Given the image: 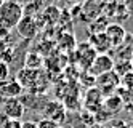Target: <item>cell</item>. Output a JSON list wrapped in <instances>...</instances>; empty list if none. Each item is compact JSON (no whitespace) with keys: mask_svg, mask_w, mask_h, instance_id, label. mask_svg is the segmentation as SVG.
Returning a JSON list of instances; mask_svg holds the SVG:
<instances>
[{"mask_svg":"<svg viewBox=\"0 0 133 128\" xmlns=\"http://www.w3.org/2000/svg\"><path fill=\"white\" fill-rule=\"evenodd\" d=\"M64 2H68L69 5H75V3H80L82 0H64Z\"/></svg>","mask_w":133,"mask_h":128,"instance_id":"cell-21","label":"cell"},{"mask_svg":"<svg viewBox=\"0 0 133 128\" xmlns=\"http://www.w3.org/2000/svg\"><path fill=\"white\" fill-rule=\"evenodd\" d=\"M112 71L116 72L119 77H122L123 74L133 71V66H131L130 59H128V61H119V63H114V69H112Z\"/></svg>","mask_w":133,"mask_h":128,"instance_id":"cell-15","label":"cell"},{"mask_svg":"<svg viewBox=\"0 0 133 128\" xmlns=\"http://www.w3.org/2000/svg\"><path fill=\"white\" fill-rule=\"evenodd\" d=\"M83 50L85 51H75V53H77V63L80 64V67L83 69V71H88L90 66H91V63H93V59L96 58L98 53L90 46L88 42L83 43Z\"/></svg>","mask_w":133,"mask_h":128,"instance_id":"cell-11","label":"cell"},{"mask_svg":"<svg viewBox=\"0 0 133 128\" xmlns=\"http://www.w3.org/2000/svg\"><path fill=\"white\" fill-rule=\"evenodd\" d=\"M23 16L24 8L21 6V3L11 0H5L0 3V27H3L5 31L16 27Z\"/></svg>","mask_w":133,"mask_h":128,"instance_id":"cell-1","label":"cell"},{"mask_svg":"<svg viewBox=\"0 0 133 128\" xmlns=\"http://www.w3.org/2000/svg\"><path fill=\"white\" fill-rule=\"evenodd\" d=\"M26 69H32V71H39V69L43 66V56L37 51H29L26 55Z\"/></svg>","mask_w":133,"mask_h":128,"instance_id":"cell-13","label":"cell"},{"mask_svg":"<svg viewBox=\"0 0 133 128\" xmlns=\"http://www.w3.org/2000/svg\"><path fill=\"white\" fill-rule=\"evenodd\" d=\"M114 61L112 59V56L108 55V53H101V55H96V58L93 59L90 69H88V74L93 75L95 78L103 75V74H106V72H111L112 69H114Z\"/></svg>","mask_w":133,"mask_h":128,"instance_id":"cell-3","label":"cell"},{"mask_svg":"<svg viewBox=\"0 0 133 128\" xmlns=\"http://www.w3.org/2000/svg\"><path fill=\"white\" fill-rule=\"evenodd\" d=\"M120 90H125L128 93H133V71L123 74L120 77Z\"/></svg>","mask_w":133,"mask_h":128,"instance_id":"cell-14","label":"cell"},{"mask_svg":"<svg viewBox=\"0 0 133 128\" xmlns=\"http://www.w3.org/2000/svg\"><path fill=\"white\" fill-rule=\"evenodd\" d=\"M37 128H63L61 125H58L56 122H51L48 119H42L39 123H37Z\"/></svg>","mask_w":133,"mask_h":128,"instance_id":"cell-17","label":"cell"},{"mask_svg":"<svg viewBox=\"0 0 133 128\" xmlns=\"http://www.w3.org/2000/svg\"><path fill=\"white\" fill-rule=\"evenodd\" d=\"M23 128H37V123L27 120V122H23Z\"/></svg>","mask_w":133,"mask_h":128,"instance_id":"cell-20","label":"cell"},{"mask_svg":"<svg viewBox=\"0 0 133 128\" xmlns=\"http://www.w3.org/2000/svg\"><path fill=\"white\" fill-rule=\"evenodd\" d=\"M128 128H133V125H130V126H128Z\"/></svg>","mask_w":133,"mask_h":128,"instance_id":"cell-24","label":"cell"},{"mask_svg":"<svg viewBox=\"0 0 133 128\" xmlns=\"http://www.w3.org/2000/svg\"><path fill=\"white\" fill-rule=\"evenodd\" d=\"M24 91V88L18 83V80H6L0 83V96H3V99L8 98H19Z\"/></svg>","mask_w":133,"mask_h":128,"instance_id":"cell-9","label":"cell"},{"mask_svg":"<svg viewBox=\"0 0 133 128\" xmlns=\"http://www.w3.org/2000/svg\"><path fill=\"white\" fill-rule=\"evenodd\" d=\"M95 86L103 93V96H111V95H116V91L120 88V77L111 71V72H106L99 77H96L95 80Z\"/></svg>","mask_w":133,"mask_h":128,"instance_id":"cell-2","label":"cell"},{"mask_svg":"<svg viewBox=\"0 0 133 128\" xmlns=\"http://www.w3.org/2000/svg\"><path fill=\"white\" fill-rule=\"evenodd\" d=\"M16 29H18V32H19L21 37H24V38H34L35 34H37V23H35V19L32 16L24 15L21 18V21L18 23Z\"/></svg>","mask_w":133,"mask_h":128,"instance_id":"cell-8","label":"cell"},{"mask_svg":"<svg viewBox=\"0 0 133 128\" xmlns=\"http://www.w3.org/2000/svg\"><path fill=\"white\" fill-rule=\"evenodd\" d=\"M122 107H123V99L120 98V95H111V96H106L104 98V101H103V109L106 111L108 114L111 115H116L117 112L122 111Z\"/></svg>","mask_w":133,"mask_h":128,"instance_id":"cell-12","label":"cell"},{"mask_svg":"<svg viewBox=\"0 0 133 128\" xmlns=\"http://www.w3.org/2000/svg\"><path fill=\"white\" fill-rule=\"evenodd\" d=\"M130 63H131V66H133V55H131V58H130Z\"/></svg>","mask_w":133,"mask_h":128,"instance_id":"cell-23","label":"cell"},{"mask_svg":"<svg viewBox=\"0 0 133 128\" xmlns=\"http://www.w3.org/2000/svg\"><path fill=\"white\" fill-rule=\"evenodd\" d=\"M88 128H103V126L98 125V123H95V125H91V126H88Z\"/></svg>","mask_w":133,"mask_h":128,"instance_id":"cell-22","label":"cell"},{"mask_svg":"<svg viewBox=\"0 0 133 128\" xmlns=\"http://www.w3.org/2000/svg\"><path fill=\"white\" fill-rule=\"evenodd\" d=\"M8 125H10V119L3 112H0V128H8Z\"/></svg>","mask_w":133,"mask_h":128,"instance_id":"cell-18","label":"cell"},{"mask_svg":"<svg viewBox=\"0 0 133 128\" xmlns=\"http://www.w3.org/2000/svg\"><path fill=\"white\" fill-rule=\"evenodd\" d=\"M103 101H104V96L96 86L87 88V91L83 95V107L87 112L95 115L103 107Z\"/></svg>","mask_w":133,"mask_h":128,"instance_id":"cell-4","label":"cell"},{"mask_svg":"<svg viewBox=\"0 0 133 128\" xmlns=\"http://www.w3.org/2000/svg\"><path fill=\"white\" fill-rule=\"evenodd\" d=\"M8 75H10V69H8L6 61H2V59H0V83H2V82H6Z\"/></svg>","mask_w":133,"mask_h":128,"instance_id":"cell-16","label":"cell"},{"mask_svg":"<svg viewBox=\"0 0 133 128\" xmlns=\"http://www.w3.org/2000/svg\"><path fill=\"white\" fill-rule=\"evenodd\" d=\"M2 112L10 120H21L26 112V106L19 98H8L2 103Z\"/></svg>","mask_w":133,"mask_h":128,"instance_id":"cell-5","label":"cell"},{"mask_svg":"<svg viewBox=\"0 0 133 128\" xmlns=\"http://www.w3.org/2000/svg\"><path fill=\"white\" fill-rule=\"evenodd\" d=\"M8 128H23V122L21 120H10Z\"/></svg>","mask_w":133,"mask_h":128,"instance_id":"cell-19","label":"cell"},{"mask_svg":"<svg viewBox=\"0 0 133 128\" xmlns=\"http://www.w3.org/2000/svg\"><path fill=\"white\" fill-rule=\"evenodd\" d=\"M104 35L108 37V40L111 43L112 48H116L119 45L123 43V40H125V37H127V32H125V29H123L120 24H109L104 27Z\"/></svg>","mask_w":133,"mask_h":128,"instance_id":"cell-7","label":"cell"},{"mask_svg":"<svg viewBox=\"0 0 133 128\" xmlns=\"http://www.w3.org/2000/svg\"><path fill=\"white\" fill-rule=\"evenodd\" d=\"M88 43H90V46H91L98 55L108 53L109 50H112V46H111V43H109V40H108V37L104 35V32H96L95 35H91L90 40H88Z\"/></svg>","mask_w":133,"mask_h":128,"instance_id":"cell-10","label":"cell"},{"mask_svg":"<svg viewBox=\"0 0 133 128\" xmlns=\"http://www.w3.org/2000/svg\"><path fill=\"white\" fill-rule=\"evenodd\" d=\"M43 115L45 119L56 122L58 125H63V122L66 120V115H68V109L61 101H48L43 106Z\"/></svg>","mask_w":133,"mask_h":128,"instance_id":"cell-6","label":"cell"}]
</instances>
